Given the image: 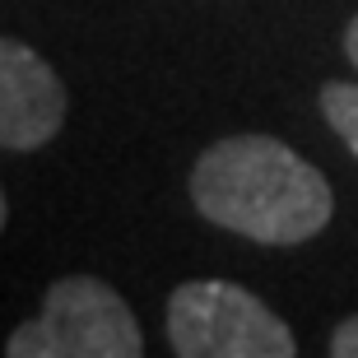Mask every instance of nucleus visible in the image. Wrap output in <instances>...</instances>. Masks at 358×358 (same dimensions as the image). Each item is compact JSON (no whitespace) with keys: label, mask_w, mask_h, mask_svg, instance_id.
<instances>
[{"label":"nucleus","mask_w":358,"mask_h":358,"mask_svg":"<svg viewBox=\"0 0 358 358\" xmlns=\"http://www.w3.org/2000/svg\"><path fill=\"white\" fill-rule=\"evenodd\" d=\"M191 200L238 238L293 247L331 224V182L275 135H228L191 168Z\"/></svg>","instance_id":"obj_1"},{"label":"nucleus","mask_w":358,"mask_h":358,"mask_svg":"<svg viewBox=\"0 0 358 358\" xmlns=\"http://www.w3.org/2000/svg\"><path fill=\"white\" fill-rule=\"evenodd\" d=\"M10 358H140L145 335L112 284L93 275L56 279L42 312L14 326L5 340Z\"/></svg>","instance_id":"obj_2"},{"label":"nucleus","mask_w":358,"mask_h":358,"mask_svg":"<svg viewBox=\"0 0 358 358\" xmlns=\"http://www.w3.org/2000/svg\"><path fill=\"white\" fill-rule=\"evenodd\" d=\"M168 345L182 358H293L298 340L256 293L191 279L168 298Z\"/></svg>","instance_id":"obj_3"},{"label":"nucleus","mask_w":358,"mask_h":358,"mask_svg":"<svg viewBox=\"0 0 358 358\" xmlns=\"http://www.w3.org/2000/svg\"><path fill=\"white\" fill-rule=\"evenodd\" d=\"M66 84L33 47L0 38V149L33 154L66 126Z\"/></svg>","instance_id":"obj_4"},{"label":"nucleus","mask_w":358,"mask_h":358,"mask_svg":"<svg viewBox=\"0 0 358 358\" xmlns=\"http://www.w3.org/2000/svg\"><path fill=\"white\" fill-rule=\"evenodd\" d=\"M321 117L331 121V131L358 159V84H326L321 89Z\"/></svg>","instance_id":"obj_5"},{"label":"nucleus","mask_w":358,"mask_h":358,"mask_svg":"<svg viewBox=\"0 0 358 358\" xmlns=\"http://www.w3.org/2000/svg\"><path fill=\"white\" fill-rule=\"evenodd\" d=\"M331 354L335 358H358V317H349V321H340V326H335Z\"/></svg>","instance_id":"obj_6"},{"label":"nucleus","mask_w":358,"mask_h":358,"mask_svg":"<svg viewBox=\"0 0 358 358\" xmlns=\"http://www.w3.org/2000/svg\"><path fill=\"white\" fill-rule=\"evenodd\" d=\"M345 52H349V61L358 66V14L349 19V28H345Z\"/></svg>","instance_id":"obj_7"},{"label":"nucleus","mask_w":358,"mask_h":358,"mask_svg":"<svg viewBox=\"0 0 358 358\" xmlns=\"http://www.w3.org/2000/svg\"><path fill=\"white\" fill-rule=\"evenodd\" d=\"M5 219H10V200H5V191H0V228H5Z\"/></svg>","instance_id":"obj_8"}]
</instances>
